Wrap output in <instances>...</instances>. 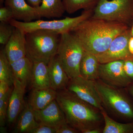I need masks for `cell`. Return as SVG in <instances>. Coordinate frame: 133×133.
Returning a JSON list of instances; mask_svg holds the SVG:
<instances>
[{"label":"cell","mask_w":133,"mask_h":133,"mask_svg":"<svg viewBox=\"0 0 133 133\" xmlns=\"http://www.w3.org/2000/svg\"><path fill=\"white\" fill-rule=\"evenodd\" d=\"M5 4L11 9L14 19L17 21L29 22L41 18L37 13L36 8L29 5L24 0H5Z\"/></svg>","instance_id":"5bb4252c"},{"label":"cell","mask_w":133,"mask_h":133,"mask_svg":"<svg viewBox=\"0 0 133 133\" xmlns=\"http://www.w3.org/2000/svg\"><path fill=\"white\" fill-rule=\"evenodd\" d=\"M4 50L10 63L26 57V34L15 28Z\"/></svg>","instance_id":"4fadbf2b"},{"label":"cell","mask_w":133,"mask_h":133,"mask_svg":"<svg viewBox=\"0 0 133 133\" xmlns=\"http://www.w3.org/2000/svg\"><path fill=\"white\" fill-rule=\"evenodd\" d=\"M48 66L51 88L57 91L66 88L70 79L63 68L57 55L50 59Z\"/></svg>","instance_id":"9a60e30c"},{"label":"cell","mask_w":133,"mask_h":133,"mask_svg":"<svg viewBox=\"0 0 133 133\" xmlns=\"http://www.w3.org/2000/svg\"><path fill=\"white\" fill-rule=\"evenodd\" d=\"M67 124L81 132L98 128L104 120L101 112L65 88L57 91L56 98Z\"/></svg>","instance_id":"7a4b0ae2"},{"label":"cell","mask_w":133,"mask_h":133,"mask_svg":"<svg viewBox=\"0 0 133 133\" xmlns=\"http://www.w3.org/2000/svg\"><path fill=\"white\" fill-rule=\"evenodd\" d=\"M130 28L117 36L106 51L96 55L101 64L116 60H125L133 57L129 51L128 43L131 36Z\"/></svg>","instance_id":"30bf717a"},{"label":"cell","mask_w":133,"mask_h":133,"mask_svg":"<svg viewBox=\"0 0 133 133\" xmlns=\"http://www.w3.org/2000/svg\"><path fill=\"white\" fill-rule=\"evenodd\" d=\"M0 81L6 82L10 86L14 84V76L11 63L5 54L4 49L0 52Z\"/></svg>","instance_id":"cb8c5ba5"},{"label":"cell","mask_w":133,"mask_h":133,"mask_svg":"<svg viewBox=\"0 0 133 133\" xmlns=\"http://www.w3.org/2000/svg\"><path fill=\"white\" fill-rule=\"evenodd\" d=\"M100 64L96 55L84 50L80 62V76L92 81L98 79Z\"/></svg>","instance_id":"e0dca14e"},{"label":"cell","mask_w":133,"mask_h":133,"mask_svg":"<svg viewBox=\"0 0 133 133\" xmlns=\"http://www.w3.org/2000/svg\"><path fill=\"white\" fill-rule=\"evenodd\" d=\"M66 88L100 111L104 108L95 88L94 81L78 76L70 79Z\"/></svg>","instance_id":"9c48e42d"},{"label":"cell","mask_w":133,"mask_h":133,"mask_svg":"<svg viewBox=\"0 0 133 133\" xmlns=\"http://www.w3.org/2000/svg\"><path fill=\"white\" fill-rule=\"evenodd\" d=\"M34 112L36 120L38 122L51 126L56 129L67 123L64 114L56 99L43 109Z\"/></svg>","instance_id":"7c38bea8"},{"label":"cell","mask_w":133,"mask_h":133,"mask_svg":"<svg viewBox=\"0 0 133 133\" xmlns=\"http://www.w3.org/2000/svg\"><path fill=\"white\" fill-rule=\"evenodd\" d=\"M99 0H63L65 12L70 14L80 9L94 10Z\"/></svg>","instance_id":"603a6c76"},{"label":"cell","mask_w":133,"mask_h":133,"mask_svg":"<svg viewBox=\"0 0 133 133\" xmlns=\"http://www.w3.org/2000/svg\"><path fill=\"white\" fill-rule=\"evenodd\" d=\"M101 112L105 123L103 133H133V121L130 123H120L109 117L104 108Z\"/></svg>","instance_id":"7402d4cb"},{"label":"cell","mask_w":133,"mask_h":133,"mask_svg":"<svg viewBox=\"0 0 133 133\" xmlns=\"http://www.w3.org/2000/svg\"><path fill=\"white\" fill-rule=\"evenodd\" d=\"M14 19V14L11 9L8 6L1 7L0 8V21L1 22L9 23Z\"/></svg>","instance_id":"4316f807"},{"label":"cell","mask_w":133,"mask_h":133,"mask_svg":"<svg viewBox=\"0 0 133 133\" xmlns=\"http://www.w3.org/2000/svg\"><path fill=\"white\" fill-rule=\"evenodd\" d=\"M91 18L118 22L131 27L133 0H99Z\"/></svg>","instance_id":"52a82bcc"},{"label":"cell","mask_w":133,"mask_h":133,"mask_svg":"<svg viewBox=\"0 0 133 133\" xmlns=\"http://www.w3.org/2000/svg\"><path fill=\"white\" fill-rule=\"evenodd\" d=\"M36 9L41 18L48 19L59 18L65 12L63 0H42Z\"/></svg>","instance_id":"44dd1931"},{"label":"cell","mask_w":133,"mask_h":133,"mask_svg":"<svg viewBox=\"0 0 133 133\" xmlns=\"http://www.w3.org/2000/svg\"><path fill=\"white\" fill-rule=\"evenodd\" d=\"M57 93L52 88L33 89L28 103L34 111L41 110L56 99Z\"/></svg>","instance_id":"2e32d148"},{"label":"cell","mask_w":133,"mask_h":133,"mask_svg":"<svg viewBox=\"0 0 133 133\" xmlns=\"http://www.w3.org/2000/svg\"><path fill=\"white\" fill-rule=\"evenodd\" d=\"M30 84L33 89L51 88L48 64L33 61Z\"/></svg>","instance_id":"ac0fdd59"},{"label":"cell","mask_w":133,"mask_h":133,"mask_svg":"<svg viewBox=\"0 0 133 133\" xmlns=\"http://www.w3.org/2000/svg\"><path fill=\"white\" fill-rule=\"evenodd\" d=\"M26 86L14 77L13 90L9 102L7 121L9 125L15 124L26 103L24 97Z\"/></svg>","instance_id":"8fae6325"},{"label":"cell","mask_w":133,"mask_h":133,"mask_svg":"<svg viewBox=\"0 0 133 133\" xmlns=\"http://www.w3.org/2000/svg\"><path fill=\"white\" fill-rule=\"evenodd\" d=\"M10 86L6 82L0 81V99L2 98L7 92Z\"/></svg>","instance_id":"4dcf8cb0"},{"label":"cell","mask_w":133,"mask_h":133,"mask_svg":"<svg viewBox=\"0 0 133 133\" xmlns=\"http://www.w3.org/2000/svg\"><path fill=\"white\" fill-rule=\"evenodd\" d=\"M128 48L130 55L133 57V36H131L129 40Z\"/></svg>","instance_id":"1f68e13d"},{"label":"cell","mask_w":133,"mask_h":133,"mask_svg":"<svg viewBox=\"0 0 133 133\" xmlns=\"http://www.w3.org/2000/svg\"><path fill=\"white\" fill-rule=\"evenodd\" d=\"M5 0H0V5L1 6H2L3 3H5Z\"/></svg>","instance_id":"8d00e7d4"},{"label":"cell","mask_w":133,"mask_h":133,"mask_svg":"<svg viewBox=\"0 0 133 133\" xmlns=\"http://www.w3.org/2000/svg\"><path fill=\"white\" fill-rule=\"evenodd\" d=\"M61 35L45 30L26 34V56L33 61L48 64L57 55Z\"/></svg>","instance_id":"3957f363"},{"label":"cell","mask_w":133,"mask_h":133,"mask_svg":"<svg viewBox=\"0 0 133 133\" xmlns=\"http://www.w3.org/2000/svg\"><path fill=\"white\" fill-rule=\"evenodd\" d=\"M40 123L36 120L34 110L28 103H26L15 123L13 133H30Z\"/></svg>","instance_id":"d6986e66"},{"label":"cell","mask_w":133,"mask_h":133,"mask_svg":"<svg viewBox=\"0 0 133 133\" xmlns=\"http://www.w3.org/2000/svg\"><path fill=\"white\" fill-rule=\"evenodd\" d=\"M84 50L79 39L71 32L60 35L57 55L70 79L80 76V62Z\"/></svg>","instance_id":"277c9868"},{"label":"cell","mask_w":133,"mask_h":133,"mask_svg":"<svg viewBox=\"0 0 133 133\" xmlns=\"http://www.w3.org/2000/svg\"><path fill=\"white\" fill-rule=\"evenodd\" d=\"M42 0H27L30 5L34 7H38L40 6Z\"/></svg>","instance_id":"d6a6232c"},{"label":"cell","mask_w":133,"mask_h":133,"mask_svg":"<svg viewBox=\"0 0 133 133\" xmlns=\"http://www.w3.org/2000/svg\"><path fill=\"white\" fill-rule=\"evenodd\" d=\"M15 28L9 23H0V43L5 45L9 41Z\"/></svg>","instance_id":"484cf974"},{"label":"cell","mask_w":133,"mask_h":133,"mask_svg":"<svg viewBox=\"0 0 133 133\" xmlns=\"http://www.w3.org/2000/svg\"><path fill=\"white\" fill-rule=\"evenodd\" d=\"M124 64L123 60L100 64L99 79L105 84L116 88L128 87L132 83L125 72Z\"/></svg>","instance_id":"ba28073f"},{"label":"cell","mask_w":133,"mask_h":133,"mask_svg":"<svg viewBox=\"0 0 133 133\" xmlns=\"http://www.w3.org/2000/svg\"><path fill=\"white\" fill-rule=\"evenodd\" d=\"M130 28L131 36H133V22Z\"/></svg>","instance_id":"d590c367"},{"label":"cell","mask_w":133,"mask_h":133,"mask_svg":"<svg viewBox=\"0 0 133 133\" xmlns=\"http://www.w3.org/2000/svg\"><path fill=\"white\" fill-rule=\"evenodd\" d=\"M124 68L126 74L133 83V57L124 60Z\"/></svg>","instance_id":"f1b7e54d"},{"label":"cell","mask_w":133,"mask_h":133,"mask_svg":"<svg viewBox=\"0 0 133 133\" xmlns=\"http://www.w3.org/2000/svg\"><path fill=\"white\" fill-rule=\"evenodd\" d=\"M13 88H10L7 92L0 99V126L5 127L7 121V112L9 102Z\"/></svg>","instance_id":"d4e9b609"},{"label":"cell","mask_w":133,"mask_h":133,"mask_svg":"<svg viewBox=\"0 0 133 133\" xmlns=\"http://www.w3.org/2000/svg\"><path fill=\"white\" fill-rule=\"evenodd\" d=\"M127 88H128L129 91L133 97V83H131V84Z\"/></svg>","instance_id":"e575fe53"},{"label":"cell","mask_w":133,"mask_h":133,"mask_svg":"<svg viewBox=\"0 0 133 133\" xmlns=\"http://www.w3.org/2000/svg\"><path fill=\"white\" fill-rule=\"evenodd\" d=\"M129 28L118 22L91 17L70 32L79 39L85 50L97 55L106 51L114 38Z\"/></svg>","instance_id":"6da1fadb"},{"label":"cell","mask_w":133,"mask_h":133,"mask_svg":"<svg viewBox=\"0 0 133 133\" xmlns=\"http://www.w3.org/2000/svg\"><path fill=\"white\" fill-rule=\"evenodd\" d=\"M94 81L103 107L117 116L133 120V105L120 88L107 84L99 79Z\"/></svg>","instance_id":"5b68a950"},{"label":"cell","mask_w":133,"mask_h":133,"mask_svg":"<svg viewBox=\"0 0 133 133\" xmlns=\"http://www.w3.org/2000/svg\"><path fill=\"white\" fill-rule=\"evenodd\" d=\"M30 133H56V129L53 127L40 123Z\"/></svg>","instance_id":"83f0119b"},{"label":"cell","mask_w":133,"mask_h":133,"mask_svg":"<svg viewBox=\"0 0 133 133\" xmlns=\"http://www.w3.org/2000/svg\"><path fill=\"white\" fill-rule=\"evenodd\" d=\"M79 131L68 124H64L56 129V133H77Z\"/></svg>","instance_id":"f546056e"},{"label":"cell","mask_w":133,"mask_h":133,"mask_svg":"<svg viewBox=\"0 0 133 133\" xmlns=\"http://www.w3.org/2000/svg\"><path fill=\"white\" fill-rule=\"evenodd\" d=\"M33 64L27 56L11 63L14 77L26 86L30 83Z\"/></svg>","instance_id":"ffe728a7"},{"label":"cell","mask_w":133,"mask_h":133,"mask_svg":"<svg viewBox=\"0 0 133 133\" xmlns=\"http://www.w3.org/2000/svg\"><path fill=\"white\" fill-rule=\"evenodd\" d=\"M94 10H84L80 15L74 17H66L61 20L45 21L37 20L35 21L24 22L12 19L9 23L20 29L25 34L37 30L43 29L53 31L60 35L70 32L72 30L83 21L91 18Z\"/></svg>","instance_id":"8992f818"},{"label":"cell","mask_w":133,"mask_h":133,"mask_svg":"<svg viewBox=\"0 0 133 133\" xmlns=\"http://www.w3.org/2000/svg\"><path fill=\"white\" fill-rule=\"evenodd\" d=\"M103 129L101 128L92 129L85 131L84 133H103Z\"/></svg>","instance_id":"836d02e7"}]
</instances>
